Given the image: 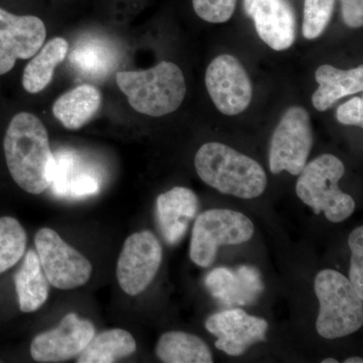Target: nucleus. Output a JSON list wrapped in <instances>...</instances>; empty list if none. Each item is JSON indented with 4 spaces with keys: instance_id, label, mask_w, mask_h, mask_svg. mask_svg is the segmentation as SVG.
<instances>
[{
    "instance_id": "f8f14e48",
    "label": "nucleus",
    "mask_w": 363,
    "mask_h": 363,
    "mask_svg": "<svg viewBox=\"0 0 363 363\" xmlns=\"http://www.w3.org/2000/svg\"><path fill=\"white\" fill-rule=\"evenodd\" d=\"M45 37L47 30L40 18L16 16L0 9V75L13 70L16 60L35 56Z\"/></svg>"
},
{
    "instance_id": "c85d7f7f",
    "label": "nucleus",
    "mask_w": 363,
    "mask_h": 363,
    "mask_svg": "<svg viewBox=\"0 0 363 363\" xmlns=\"http://www.w3.org/2000/svg\"><path fill=\"white\" fill-rule=\"evenodd\" d=\"M336 118L345 125L363 126V99L354 97L340 105L336 111Z\"/></svg>"
},
{
    "instance_id": "f3484780",
    "label": "nucleus",
    "mask_w": 363,
    "mask_h": 363,
    "mask_svg": "<svg viewBox=\"0 0 363 363\" xmlns=\"http://www.w3.org/2000/svg\"><path fill=\"white\" fill-rule=\"evenodd\" d=\"M315 78L319 87L312 95V104L319 111H328L338 100L363 90L362 65L350 70L322 65L317 69Z\"/></svg>"
},
{
    "instance_id": "0eeeda50",
    "label": "nucleus",
    "mask_w": 363,
    "mask_h": 363,
    "mask_svg": "<svg viewBox=\"0 0 363 363\" xmlns=\"http://www.w3.org/2000/svg\"><path fill=\"white\" fill-rule=\"evenodd\" d=\"M313 145L309 112L292 106L284 113L269 145V164L272 174L286 171L298 175L307 164Z\"/></svg>"
},
{
    "instance_id": "1a4fd4ad",
    "label": "nucleus",
    "mask_w": 363,
    "mask_h": 363,
    "mask_svg": "<svg viewBox=\"0 0 363 363\" xmlns=\"http://www.w3.org/2000/svg\"><path fill=\"white\" fill-rule=\"evenodd\" d=\"M162 259L159 240L149 230L131 234L124 242L116 267V277L124 293L142 294L156 278Z\"/></svg>"
},
{
    "instance_id": "6e6552de",
    "label": "nucleus",
    "mask_w": 363,
    "mask_h": 363,
    "mask_svg": "<svg viewBox=\"0 0 363 363\" xmlns=\"http://www.w3.org/2000/svg\"><path fill=\"white\" fill-rule=\"evenodd\" d=\"M35 243L40 266L52 286L59 290H73L88 283L92 264L56 231L40 229L35 234Z\"/></svg>"
},
{
    "instance_id": "cd10ccee",
    "label": "nucleus",
    "mask_w": 363,
    "mask_h": 363,
    "mask_svg": "<svg viewBox=\"0 0 363 363\" xmlns=\"http://www.w3.org/2000/svg\"><path fill=\"white\" fill-rule=\"evenodd\" d=\"M348 245L351 250L350 281L363 298V227L355 228L350 233Z\"/></svg>"
},
{
    "instance_id": "393cba45",
    "label": "nucleus",
    "mask_w": 363,
    "mask_h": 363,
    "mask_svg": "<svg viewBox=\"0 0 363 363\" xmlns=\"http://www.w3.org/2000/svg\"><path fill=\"white\" fill-rule=\"evenodd\" d=\"M26 233L13 217L0 218V274L16 266L25 255Z\"/></svg>"
},
{
    "instance_id": "ddd939ff",
    "label": "nucleus",
    "mask_w": 363,
    "mask_h": 363,
    "mask_svg": "<svg viewBox=\"0 0 363 363\" xmlns=\"http://www.w3.org/2000/svg\"><path fill=\"white\" fill-rule=\"evenodd\" d=\"M205 327L216 336V348L231 357H240L253 344L266 340L269 324L262 318L233 309L215 313L208 318Z\"/></svg>"
},
{
    "instance_id": "6ab92c4d",
    "label": "nucleus",
    "mask_w": 363,
    "mask_h": 363,
    "mask_svg": "<svg viewBox=\"0 0 363 363\" xmlns=\"http://www.w3.org/2000/svg\"><path fill=\"white\" fill-rule=\"evenodd\" d=\"M50 187L60 197L83 198L96 194L100 183L94 174L80 169L75 155L65 152L55 156L54 177Z\"/></svg>"
},
{
    "instance_id": "7c9ffc66",
    "label": "nucleus",
    "mask_w": 363,
    "mask_h": 363,
    "mask_svg": "<svg viewBox=\"0 0 363 363\" xmlns=\"http://www.w3.org/2000/svg\"><path fill=\"white\" fill-rule=\"evenodd\" d=\"M362 358L360 357H351L346 359L344 363H362Z\"/></svg>"
},
{
    "instance_id": "f257e3e1",
    "label": "nucleus",
    "mask_w": 363,
    "mask_h": 363,
    "mask_svg": "<svg viewBox=\"0 0 363 363\" xmlns=\"http://www.w3.org/2000/svg\"><path fill=\"white\" fill-rule=\"evenodd\" d=\"M7 168L26 192L40 195L51 186L55 156L39 117L21 112L11 119L4 142Z\"/></svg>"
},
{
    "instance_id": "4468645a",
    "label": "nucleus",
    "mask_w": 363,
    "mask_h": 363,
    "mask_svg": "<svg viewBox=\"0 0 363 363\" xmlns=\"http://www.w3.org/2000/svg\"><path fill=\"white\" fill-rule=\"evenodd\" d=\"M245 13L260 39L274 51H285L296 40V16L289 0H243Z\"/></svg>"
},
{
    "instance_id": "2eb2a0df",
    "label": "nucleus",
    "mask_w": 363,
    "mask_h": 363,
    "mask_svg": "<svg viewBox=\"0 0 363 363\" xmlns=\"http://www.w3.org/2000/svg\"><path fill=\"white\" fill-rule=\"evenodd\" d=\"M205 284L214 298L229 306L252 304L264 290L259 271L250 266L217 267L209 272Z\"/></svg>"
},
{
    "instance_id": "dca6fc26",
    "label": "nucleus",
    "mask_w": 363,
    "mask_h": 363,
    "mask_svg": "<svg viewBox=\"0 0 363 363\" xmlns=\"http://www.w3.org/2000/svg\"><path fill=\"white\" fill-rule=\"evenodd\" d=\"M198 198L190 189L175 187L157 197V217L162 236L169 245H177L187 233L198 209Z\"/></svg>"
},
{
    "instance_id": "7ed1b4c3",
    "label": "nucleus",
    "mask_w": 363,
    "mask_h": 363,
    "mask_svg": "<svg viewBox=\"0 0 363 363\" xmlns=\"http://www.w3.org/2000/svg\"><path fill=\"white\" fill-rule=\"evenodd\" d=\"M116 82L135 111L152 117L173 113L187 93L183 72L172 62L162 61L147 70L119 72Z\"/></svg>"
},
{
    "instance_id": "412c9836",
    "label": "nucleus",
    "mask_w": 363,
    "mask_h": 363,
    "mask_svg": "<svg viewBox=\"0 0 363 363\" xmlns=\"http://www.w3.org/2000/svg\"><path fill=\"white\" fill-rule=\"evenodd\" d=\"M68 42L56 37L45 45L28 62L23 76V86L26 92L37 94L51 83L55 69L66 59Z\"/></svg>"
},
{
    "instance_id": "b1692460",
    "label": "nucleus",
    "mask_w": 363,
    "mask_h": 363,
    "mask_svg": "<svg viewBox=\"0 0 363 363\" xmlns=\"http://www.w3.org/2000/svg\"><path fill=\"white\" fill-rule=\"evenodd\" d=\"M113 52L106 43L90 39L79 43L70 55L72 65L85 75L100 77L112 68Z\"/></svg>"
},
{
    "instance_id": "aec40b11",
    "label": "nucleus",
    "mask_w": 363,
    "mask_h": 363,
    "mask_svg": "<svg viewBox=\"0 0 363 363\" xmlns=\"http://www.w3.org/2000/svg\"><path fill=\"white\" fill-rule=\"evenodd\" d=\"M14 283L21 312L38 311L47 302L50 283L35 250L26 253L20 271L14 277Z\"/></svg>"
},
{
    "instance_id": "20e7f679",
    "label": "nucleus",
    "mask_w": 363,
    "mask_h": 363,
    "mask_svg": "<svg viewBox=\"0 0 363 363\" xmlns=\"http://www.w3.org/2000/svg\"><path fill=\"white\" fill-rule=\"evenodd\" d=\"M314 286L320 304L316 330L321 337H345L362 328L363 301L350 279L334 269H323Z\"/></svg>"
},
{
    "instance_id": "9d476101",
    "label": "nucleus",
    "mask_w": 363,
    "mask_h": 363,
    "mask_svg": "<svg viewBox=\"0 0 363 363\" xmlns=\"http://www.w3.org/2000/svg\"><path fill=\"white\" fill-rule=\"evenodd\" d=\"M212 101L221 113L238 116L250 106L253 87L245 67L231 55L212 60L205 74Z\"/></svg>"
},
{
    "instance_id": "4be33fe9",
    "label": "nucleus",
    "mask_w": 363,
    "mask_h": 363,
    "mask_svg": "<svg viewBox=\"0 0 363 363\" xmlns=\"http://www.w3.org/2000/svg\"><path fill=\"white\" fill-rule=\"evenodd\" d=\"M156 354L166 363L213 362V355L204 340L181 331L162 334L157 341Z\"/></svg>"
},
{
    "instance_id": "c756f323",
    "label": "nucleus",
    "mask_w": 363,
    "mask_h": 363,
    "mask_svg": "<svg viewBox=\"0 0 363 363\" xmlns=\"http://www.w3.org/2000/svg\"><path fill=\"white\" fill-rule=\"evenodd\" d=\"M344 23L350 28L363 25V0H340Z\"/></svg>"
},
{
    "instance_id": "a878e982",
    "label": "nucleus",
    "mask_w": 363,
    "mask_h": 363,
    "mask_svg": "<svg viewBox=\"0 0 363 363\" xmlns=\"http://www.w3.org/2000/svg\"><path fill=\"white\" fill-rule=\"evenodd\" d=\"M335 0H305L303 35L315 40L324 33L333 14Z\"/></svg>"
},
{
    "instance_id": "423d86ee",
    "label": "nucleus",
    "mask_w": 363,
    "mask_h": 363,
    "mask_svg": "<svg viewBox=\"0 0 363 363\" xmlns=\"http://www.w3.org/2000/svg\"><path fill=\"white\" fill-rule=\"evenodd\" d=\"M255 233L252 220L240 212L210 209L196 219L190 245V257L197 266L208 267L222 245L247 242Z\"/></svg>"
},
{
    "instance_id": "bb28decb",
    "label": "nucleus",
    "mask_w": 363,
    "mask_h": 363,
    "mask_svg": "<svg viewBox=\"0 0 363 363\" xmlns=\"http://www.w3.org/2000/svg\"><path fill=\"white\" fill-rule=\"evenodd\" d=\"M238 0H193L196 14L211 23H226L236 9Z\"/></svg>"
},
{
    "instance_id": "9b49d317",
    "label": "nucleus",
    "mask_w": 363,
    "mask_h": 363,
    "mask_svg": "<svg viewBox=\"0 0 363 363\" xmlns=\"http://www.w3.org/2000/svg\"><path fill=\"white\" fill-rule=\"evenodd\" d=\"M95 327L89 320L69 313L56 328L38 334L30 344V354L38 362H63L78 357L91 339Z\"/></svg>"
},
{
    "instance_id": "a211bd4d",
    "label": "nucleus",
    "mask_w": 363,
    "mask_h": 363,
    "mask_svg": "<svg viewBox=\"0 0 363 363\" xmlns=\"http://www.w3.org/2000/svg\"><path fill=\"white\" fill-rule=\"evenodd\" d=\"M101 93L95 86H78L60 96L52 105L55 117L71 130L89 123L101 106Z\"/></svg>"
},
{
    "instance_id": "39448f33",
    "label": "nucleus",
    "mask_w": 363,
    "mask_h": 363,
    "mask_svg": "<svg viewBox=\"0 0 363 363\" xmlns=\"http://www.w3.org/2000/svg\"><path fill=\"white\" fill-rule=\"evenodd\" d=\"M343 162L333 155H322L306 164L298 175L296 193L315 214L324 212L329 221L339 223L350 218L355 210V202L350 195L338 187L344 176Z\"/></svg>"
},
{
    "instance_id": "5701e85b",
    "label": "nucleus",
    "mask_w": 363,
    "mask_h": 363,
    "mask_svg": "<svg viewBox=\"0 0 363 363\" xmlns=\"http://www.w3.org/2000/svg\"><path fill=\"white\" fill-rule=\"evenodd\" d=\"M136 342L130 332L111 329L101 332L91 339L84 350L78 355V363H112L135 352Z\"/></svg>"
},
{
    "instance_id": "f03ea898",
    "label": "nucleus",
    "mask_w": 363,
    "mask_h": 363,
    "mask_svg": "<svg viewBox=\"0 0 363 363\" xmlns=\"http://www.w3.org/2000/svg\"><path fill=\"white\" fill-rule=\"evenodd\" d=\"M195 168L204 183L222 194L253 199L267 188V174L259 162L223 143L203 145L196 154Z\"/></svg>"
},
{
    "instance_id": "2f4dec72",
    "label": "nucleus",
    "mask_w": 363,
    "mask_h": 363,
    "mask_svg": "<svg viewBox=\"0 0 363 363\" xmlns=\"http://www.w3.org/2000/svg\"><path fill=\"white\" fill-rule=\"evenodd\" d=\"M322 363H338V360L334 359V358H326V359L322 360Z\"/></svg>"
}]
</instances>
